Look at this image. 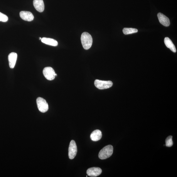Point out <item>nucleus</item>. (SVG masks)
Returning a JSON list of instances; mask_svg holds the SVG:
<instances>
[{"mask_svg": "<svg viewBox=\"0 0 177 177\" xmlns=\"http://www.w3.org/2000/svg\"><path fill=\"white\" fill-rule=\"evenodd\" d=\"M81 40L83 47L85 50L89 49L92 46L93 38L89 33L86 32L83 33L81 36Z\"/></svg>", "mask_w": 177, "mask_h": 177, "instance_id": "f257e3e1", "label": "nucleus"}, {"mask_svg": "<svg viewBox=\"0 0 177 177\" xmlns=\"http://www.w3.org/2000/svg\"><path fill=\"white\" fill-rule=\"evenodd\" d=\"M113 152V147L111 145H108L103 148L99 152L98 157L101 159H105L112 155Z\"/></svg>", "mask_w": 177, "mask_h": 177, "instance_id": "f03ea898", "label": "nucleus"}, {"mask_svg": "<svg viewBox=\"0 0 177 177\" xmlns=\"http://www.w3.org/2000/svg\"><path fill=\"white\" fill-rule=\"evenodd\" d=\"M95 86L98 89L103 90L107 89L112 87L113 83L110 81H102L98 80L95 81Z\"/></svg>", "mask_w": 177, "mask_h": 177, "instance_id": "7ed1b4c3", "label": "nucleus"}, {"mask_svg": "<svg viewBox=\"0 0 177 177\" xmlns=\"http://www.w3.org/2000/svg\"><path fill=\"white\" fill-rule=\"evenodd\" d=\"M36 103L38 109L41 112L44 113L48 111L49 106L48 103L44 98L39 97L37 98Z\"/></svg>", "mask_w": 177, "mask_h": 177, "instance_id": "20e7f679", "label": "nucleus"}, {"mask_svg": "<svg viewBox=\"0 0 177 177\" xmlns=\"http://www.w3.org/2000/svg\"><path fill=\"white\" fill-rule=\"evenodd\" d=\"M43 73L44 77L49 80H54L56 76L57 75L53 69L51 67H48L44 68Z\"/></svg>", "mask_w": 177, "mask_h": 177, "instance_id": "39448f33", "label": "nucleus"}, {"mask_svg": "<svg viewBox=\"0 0 177 177\" xmlns=\"http://www.w3.org/2000/svg\"><path fill=\"white\" fill-rule=\"evenodd\" d=\"M77 147L75 142L73 140L70 142L69 148L68 155L69 158L73 159L75 158L77 154Z\"/></svg>", "mask_w": 177, "mask_h": 177, "instance_id": "423d86ee", "label": "nucleus"}, {"mask_svg": "<svg viewBox=\"0 0 177 177\" xmlns=\"http://www.w3.org/2000/svg\"><path fill=\"white\" fill-rule=\"evenodd\" d=\"M102 169L98 167H92L87 169L88 175L92 177L99 176L102 173Z\"/></svg>", "mask_w": 177, "mask_h": 177, "instance_id": "0eeeda50", "label": "nucleus"}, {"mask_svg": "<svg viewBox=\"0 0 177 177\" xmlns=\"http://www.w3.org/2000/svg\"><path fill=\"white\" fill-rule=\"evenodd\" d=\"M20 16L24 21H31L33 20L34 16L31 12L22 11L19 13Z\"/></svg>", "mask_w": 177, "mask_h": 177, "instance_id": "6e6552de", "label": "nucleus"}, {"mask_svg": "<svg viewBox=\"0 0 177 177\" xmlns=\"http://www.w3.org/2000/svg\"><path fill=\"white\" fill-rule=\"evenodd\" d=\"M157 17L160 23L163 26L168 27L170 25V22L169 19L163 14L159 13L157 14Z\"/></svg>", "mask_w": 177, "mask_h": 177, "instance_id": "1a4fd4ad", "label": "nucleus"}, {"mask_svg": "<svg viewBox=\"0 0 177 177\" xmlns=\"http://www.w3.org/2000/svg\"><path fill=\"white\" fill-rule=\"evenodd\" d=\"M17 54L14 52H12L9 54L8 56V60L10 68H14L15 66L17 60Z\"/></svg>", "mask_w": 177, "mask_h": 177, "instance_id": "9d476101", "label": "nucleus"}, {"mask_svg": "<svg viewBox=\"0 0 177 177\" xmlns=\"http://www.w3.org/2000/svg\"><path fill=\"white\" fill-rule=\"evenodd\" d=\"M33 5L37 11L42 12L44 11V4L43 0H34Z\"/></svg>", "mask_w": 177, "mask_h": 177, "instance_id": "9b49d317", "label": "nucleus"}, {"mask_svg": "<svg viewBox=\"0 0 177 177\" xmlns=\"http://www.w3.org/2000/svg\"><path fill=\"white\" fill-rule=\"evenodd\" d=\"M102 137V132L99 130L93 131L91 134L90 137L92 141H97L101 139Z\"/></svg>", "mask_w": 177, "mask_h": 177, "instance_id": "f8f14e48", "label": "nucleus"}, {"mask_svg": "<svg viewBox=\"0 0 177 177\" xmlns=\"http://www.w3.org/2000/svg\"><path fill=\"white\" fill-rule=\"evenodd\" d=\"M41 41L44 44L53 46H57L58 44L57 41L52 38H41Z\"/></svg>", "mask_w": 177, "mask_h": 177, "instance_id": "ddd939ff", "label": "nucleus"}, {"mask_svg": "<svg viewBox=\"0 0 177 177\" xmlns=\"http://www.w3.org/2000/svg\"><path fill=\"white\" fill-rule=\"evenodd\" d=\"M164 41L167 48L170 49L173 52H176V50L175 46L170 39L168 37H166L165 38Z\"/></svg>", "mask_w": 177, "mask_h": 177, "instance_id": "4468645a", "label": "nucleus"}, {"mask_svg": "<svg viewBox=\"0 0 177 177\" xmlns=\"http://www.w3.org/2000/svg\"><path fill=\"white\" fill-rule=\"evenodd\" d=\"M123 33L125 34H128L137 32V29L133 28H125L123 30Z\"/></svg>", "mask_w": 177, "mask_h": 177, "instance_id": "2eb2a0df", "label": "nucleus"}, {"mask_svg": "<svg viewBox=\"0 0 177 177\" xmlns=\"http://www.w3.org/2000/svg\"><path fill=\"white\" fill-rule=\"evenodd\" d=\"M172 136H169L167 137L166 139V146L168 147H171L173 144V141H172Z\"/></svg>", "mask_w": 177, "mask_h": 177, "instance_id": "dca6fc26", "label": "nucleus"}, {"mask_svg": "<svg viewBox=\"0 0 177 177\" xmlns=\"http://www.w3.org/2000/svg\"><path fill=\"white\" fill-rule=\"evenodd\" d=\"M8 16L0 12V21L6 22L8 21Z\"/></svg>", "mask_w": 177, "mask_h": 177, "instance_id": "f3484780", "label": "nucleus"}, {"mask_svg": "<svg viewBox=\"0 0 177 177\" xmlns=\"http://www.w3.org/2000/svg\"><path fill=\"white\" fill-rule=\"evenodd\" d=\"M41 38H40V37L39 38V40H41Z\"/></svg>", "mask_w": 177, "mask_h": 177, "instance_id": "a211bd4d", "label": "nucleus"}]
</instances>
